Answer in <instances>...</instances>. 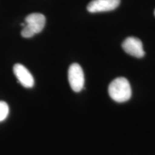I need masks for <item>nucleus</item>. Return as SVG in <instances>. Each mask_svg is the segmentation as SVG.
Wrapping results in <instances>:
<instances>
[{"instance_id": "3", "label": "nucleus", "mask_w": 155, "mask_h": 155, "mask_svg": "<svg viewBox=\"0 0 155 155\" xmlns=\"http://www.w3.org/2000/svg\"><path fill=\"white\" fill-rule=\"evenodd\" d=\"M68 81L73 91L80 92L84 88V73L79 64L73 63L69 67Z\"/></svg>"}, {"instance_id": "6", "label": "nucleus", "mask_w": 155, "mask_h": 155, "mask_svg": "<svg viewBox=\"0 0 155 155\" xmlns=\"http://www.w3.org/2000/svg\"><path fill=\"white\" fill-rule=\"evenodd\" d=\"M13 72L18 80V82L25 88H32L35 80L32 75L26 67L22 64L17 63L13 67Z\"/></svg>"}, {"instance_id": "7", "label": "nucleus", "mask_w": 155, "mask_h": 155, "mask_svg": "<svg viewBox=\"0 0 155 155\" xmlns=\"http://www.w3.org/2000/svg\"><path fill=\"white\" fill-rule=\"evenodd\" d=\"M9 108L7 103L0 101V122L3 121L9 115Z\"/></svg>"}, {"instance_id": "8", "label": "nucleus", "mask_w": 155, "mask_h": 155, "mask_svg": "<svg viewBox=\"0 0 155 155\" xmlns=\"http://www.w3.org/2000/svg\"><path fill=\"white\" fill-rule=\"evenodd\" d=\"M154 15H155V10H154Z\"/></svg>"}, {"instance_id": "1", "label": "nucleus", "mask_w": 155, "mask_h": 155, "mask_svg": "<svg viewBox=\"0 0 155 155\" xmlns=\"http://www.w3.org/2000/svg\"><path fill=\"white\" fill-rule=\"evenodd\" d=\"M108 94L118 103L129 101L131 96V88L129 81L123 77L114 79L108 86Z\"/></svg>"}, {"instance_id": "2", "label": "nucleus", "mask_w": 155, "mask_h": 155, "mask_svg": "<svg viewBox=\"0 0 155 155\" xmlns=\"http://www.w3.org/2000/svg\"><path fill=\"white\" fill-rule=\"evenodd\" d=\"M25 26L23 27L21 35L23 38H30L43 30L45 25V17L40 13H32L25 17Z\"/></svg>"}, {"instance_id": "4", "label": "nucleus", "mask_w": 155, "mask_h": 155, "mask_svg": "<svg viewBox=\"0 0 155 155\" xmlns=\"http://www.w3.org/2000/svg\"><path fill=\"white\" fill-rule=\"evenodd\" d=\"M122 48L126 53L136 58H142L145 55L143 44L139 39L129 37L125 39L122 43Z\"/></svg>"}, {"instance_id": "5", "label": "nucleus", "mask_w": 155, "mask_h": 155, "mask_svg": "<svg viewBox=\"0 0 155 155\" xmlns=\"http://www.w3.org/2000/svg\"><path fill=\"white\" fill-rule=\"evenodd\" d=\"M121 0H92L87 6L89 12L96 13L108 12L119 7Z\"/></svg>"}]
</instances>
